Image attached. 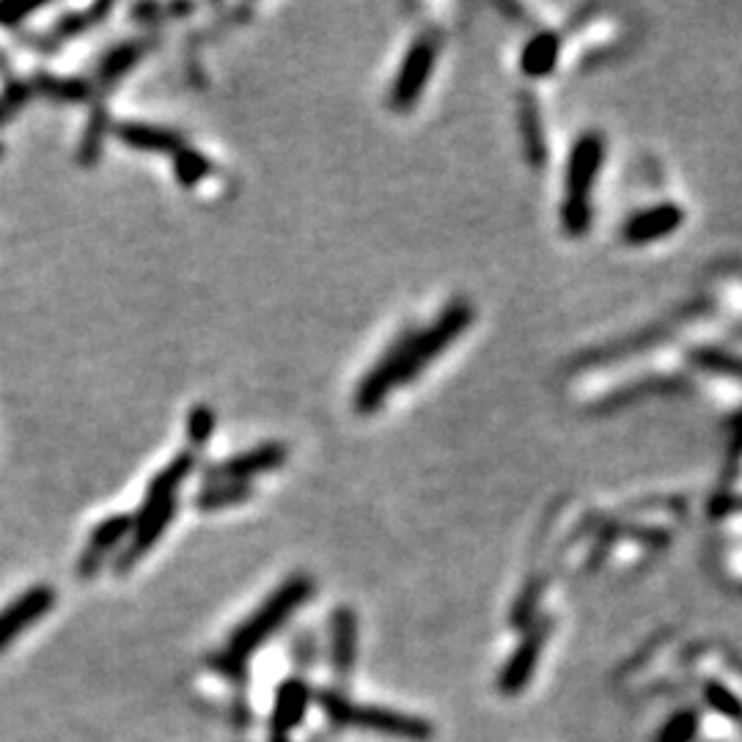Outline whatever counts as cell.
<instances>
[{
    "label": "cell",
    "mask_w": 742,
    "mask_h": 742,
    "mask_svg": "<svg viewBox=\"0 0 742 742\" xmlns=\"http://www.w3.org/2000/svg\"><path fill=\"white\" fill-rule=\"evenodd\" d=\"M470 322H474V309L468 303H454L427 331L405 333L360 380L358 391H355V410H378L396 385L412 383L445 347H452L468 331Z\"/></svg>",
    "instance_id": "6da1fadb"
},
{
    "label": "cell",
    "mask_w": 742,
    "mask_h": 742,
    "mask_svg": "<svg viewBox=\"0 0 742 742\" xmlns=\"http://www.w3.org/2000/svg\"><path fill=\"white\" fill-rule=\"evenodd\" d=\"M199 459L193 452H182L160 470V474L152 479L148 484L146 498L141 503V512L137 517H132V534L124 542V548L116 553L113 570L116 575H130L132 566L160 542V537L166 534V528L171 526L173 514H177V492L179 487L188 481V476L193 474Z\"/></svg>",
    "instance_id": "7a4b0ae2"
},
{
    "label": "cell",
    "mask_w": 742,
    "mask_h": 742,
    "mask_svg": "<svg viewBox=\"0 0 742 742\" xmlns=\"http://www.w3.org/2000/svg\"><path fill=\"white\" fill-rule=\"evenodd\" d=\"M311 594H314V581L309 575H291L289 581L280 583L267 600L231 633L229 644L223 646V651H217L212 666L229 677L242 674L253 651L262 649L270 635L278 633L289 622L291 613L300 611L311 600Z\"/></svg>",
    "instance_id": "3957f363"
},
{
    "label": "cell",
    "mask_w": 742,
    "mask_h": 742,
    "mask_svg": "<svg viewBox=\"0 0 742 742\" xmlns=\"http://www.w3.org/2000/svg\"><path fill=\"white\" fill-rule=\"evenodd\" d=\"M320 707L327 715V720L336 726H352V729L378 731V734L399 737V740H429L432 737V723L416 715L396 713V709L371 707V704H352L347 696L336 691L320 693Z\"/></svg>",
    "instance_id": "277c9868"
},
{
    "label": "cell",
    "mask_w": 742,
    "mask_h": 742,
    "mask_svg": "<svg viewBox=\"0 0 742 742\" xmlns=\"http://www.w3.org/2000/svg\"><path fill=\"white\" fill-rule=\"evenodd\" d=\"M602 155V137L597 132H588L575 143L570 155V166H566V188H564V229L570 235H583L591 223V190L600 173Z\"/></svg>",
    "instance_id": "5b68a950"
},
{
    "label": "cell",
    "mask_w": 742,
    "mask_h": 742,
    "mask_svg": "<svg viewBox=\"0 0 742 742\" xmlns=\"http://www.w3.org/2000/svg\"><path fill=\"white\" fill-rule=\"evenodd\" d=\"M440 52V39L438 36H421V39L412 41L410 52L402 61L399 72L394 77V88H391V108L407 113L412 105L418 103V97L423 94V86L432 77L434 61H438Z\"/></svg>",
    "instance_id": "8992f818"
},
{
    "label": "cell",
    "mask_w": 742,
    "mask_h": 742,
    "mask_svg": "<svg viewBox=\"0 0 742 742\" xmlns=\"http://www.w3.org/2000/svg\"><path fill=\"white\" fill-rule=\"evenodd\" d=\"M56 588L39 583V586L25 588L17 600L9 602L7 608H0V651H7L25 630L39 624L56 608Z\"/></svg>",
    "instance_id": "52a82bcc"
},
{
    "label": "cell",
    "mask_w": 742,
    "mask_h": 742,
    "mask_svg": "<svg viewBox=\"0 0 742 742\" xmlns=\"http://www.w3.org/2000/svg\"><path fill=\"white\" fill-rule=\"evenodd\" d=\"M286 463V445L280 443H262L256 448H248V452L235 454V457H226L215 465H206L204 479L206 484H215V481H251L253 476L270 474V470L284 468Z\"/></svg>",
    "instance_id": "ba28073f"
},
{
    "label": "cell",
    "mask_w": 742,
    "mask_h": 742,
    "mask_svg": "<svg viewBox=\"0 0 742 742\" xmlns=\"http://www.w3.org/2000/svg\"><path fill=\"white\" fill-rule=\"evenodd\" d=\"M132 534V514H110L105 517L99 526H94L92 537H88L86 550L81 553L74 570L81 581H92L94 575H99V566L105 564V559L113 553H119V548H124V542Z\"/></svg>",
    "instance_id": "9c48e42d"
},
{
    "label": "cell",
    "mask_w": 742,
    "mask_h": 742,
    "mask_svg": "<svg viewBox=\"0 0 742 742\" xmlns=\"http://www.w3.org/2000/svg\"><path fill=\"white\" fill-rule=\"evenodd\" d=\"M311 707V691L303 680L289 677L275 691L273 718H270V731H273V742H286L289 731L303 723L306 713Z\"/></svg>",
    "instance_id": "30bf717a"
},
{
    "label": "cell",
    "mask_w": 742,
    "mask_h": 742,
    "mask_svg": "<svg viewBox=\"0 0 742 742\" xmlns=\"http://www.w3.org/2000/svg\"><path fill=\"white\" fill-rule=\"evenodd\" d=\"M550 624L542 622L539 627H534L531 633L523 638V644L514 649V655L508 657L506 668L501 671V691L506 696H514V693L526 691V685L531 682L534 671H537L539 655L544 649V641H548Z\"/></svg>",
    "instance_id": "8fae6325"
},
{
    "label": "cell",
    "mask_w": 742,
    "mask_h": 742,
    "mask_svg": "<svg viewBox=\"0 0 742 742\" xmlns=\"http://www.w3.org/2000/svg\"><path fill=\"white\" fill-rule=\"evenodd\" d=\"M682 226V210L674 204H660L651 210L638 212L627 220L622 237L630 246H649V242L662 240V237L674 235Z\"/></svg>",
    "instance_id": "7c38bea8"
},
{
    "label": "cell",
    "mask_w": 742,
    "mask_h": 742,
    "mask_svg": "<svg viewBox=\"0 0 742 742\" xmlns=\"http://www.w3.org/2000/svg\"><path fill=\"white\" fill-rule=\"evenodd\" d=\"M358 657V617L352 608H336L331 617V666L338 680H347Z\"/></svg>",
    "instance_id": "4fadbf2b"
},
{
    "label": "cell",
    "mask_w": 742,
    "mask_h": 742,
    "mask_svg": "<svg viewBox=\"0 0 742 742\" xmlns=\"http://www.w3.org/2000/svg\"><path fill=\"white\" fill-rule=\"evenodd\" d=\"M116 137L137 152H155V155H177L184 148V137L177 130L157 124H143V121H124L116 127Z\"/></svg>",
    "instance_id": "5bb4252c"
},
{
    "label": "cell",
    "mask_w": 742,
    "mask_h": 742,
    "mask_svg": "<svg viewBox=\"0 0 742 742\" xmlns=\"http://www.w3.org/2000/svg\"><path fill=\"white\" fill-rule=\"evenodd\" d=\"M152 50V39H135V41H121L119 47L105 52L103 63L97 69V83L99 86H113L119 83L124 74L132 72L141 58H146V52Z\"/></svg>",
    "instance_id": "9a60e30c"
},
{
    "label": "cell",
    "mask_w": 742,
    "mask_h": 742,
    "mask_svg": "<svg viewBox=\"0 0 742 742\" xmlns=\"http://www.w3.org/2000/svg\"><path fill=\"white\" fill-rule=\"evenodd\" d=\"M248 498H253V487L246 481H215V484H204L193 503L199 512H220V508L240 506Z\"/></svg>",
    "instance_id": "2e32d148"
},
{
    "label": "cell",
    "mask_w": 742,
    "mask_h": 742,
    "mask_svg": "<svg viewBox=\"0 0 742 742\" xmlns=\"http://www.w3.org/2000/svg\"><path fill=\"white\" fill-rule=\"evenodd\" d=\"M559 61V36L537 34L523 50V72L528 77H544Z\"/></svg>",
    "instance_id": "e0dca14e"
},
{
    "label": "cell",
    "mask_w": 742,
    "mask_h": 742,
    "mask_svg": "<svg viewBox=\"0 0 742 742\" xmlns=\"http://www.w3.org/2000/svg\"><path fill=\"white\" fill-rule=\"evenodd\" d=\"M31 92L45 94V97L58 99V103H86L92 97V86L74 77H52V74L39 72L31 81Z\"/></svg>",
    "instance_id": "ac0fdd59"
},
{
    "label": "cell",
    "mask_w": 742,
    "mask_h": 742,
    "mask_svg": "<svg viewBox=\"0 0 742 742\" xmlns=\"http://www.w3.org/2000/svg\"><path fill=\"white\" fill-rule=\"evenodd\" d=\"M108 130H110L108 110L94 108L92 116H88L86 132H83L81 137V146H77V163H81V166H97L99 157H103Z\"/></svg>",
    "instance_id": "d6986e66"
},
{
    "label": "cell",
    "mask_w": 742,
    "mask_h": 742,
    "mask_svg": "<svg viewBox=\"0 0 742 742\" xmlns=\"http://www.w3.org/2000/svg\"><path fill=\"white\" fill-rule=\"evenodd\" d=\"M210 171L212 163L206 160L201 152H195V148L184 146L182 152L173 155V173H177V182L182 184V188H195L201 179L210 177Z\"/></svg>",
    "instance_id": "ffe728a7"
},
{
    "label": "cell",
    "mask_w": 742,
    "mask_h": 742,
    "mask_svg": "<svg viewBox=\"0 0 742 742\" xmlns=\"http://www.w3.org/2000/svg\"><path fill=\"white\" fill-rule=\"evenodd\" d=\"M108 12H110V3H103V7L97 3V7L86 9V12L67 14L63 20H58L56 39H72V36H77V34H86V31L94 28V25H97Z\"/></svg>",
    "instance_id": "44dd1931"
},
{
    "label": "cell",
    "mask_w": 742,
    "mask_h": 742,
    "mask_svg": "<svg viewBox=\"0 0 742 742\" xmlns=\"http://www.w3.org/2000/svg\"><path fill=\"white\" fill-rule=\"evenodd\" d=\"M215 410L210 405H195L188 412V423H184V432L193 448H204L210 443V438L215 434Z\"/></svg>",
    "instance_id": "7402d4cb"
},
{
    "label": "cell",
    "mask_w": 742,
    "mask_h": 742,
    "mask_svg": "<svg viewBox=\"0 0 742 742\" xmlns=\"http://www.w3.org/2000/svg\"><path fill=\"white\" fill-rule=\"evenodd\" d=\"M698 731V715L691 709L671 715L657 734V742H693Z\"/></svg>",
    "instance_id": "603a6c76"
},
{
    "label": "cell",
    "mask_w": 742,
    "mask_h": 742,
    "mask_svg": "<svg viewBox=\"0 0 742 742\" xmlns=\"http://www.w3.org/2000/svg\"><path fill=\"white\" fill-rule=\"evenodd\" d=\"M704 698H707L709 707L715 709V713L726 715V718H742V702L737 698V693H731L726 685H718V682H709L707 687H704Z\"/></svg>",
    "instance_id": "cb8c5ba5"
},
{
    "label": "cell",
    "mask_w": 742,
    "mask_h": 742,
    "mask_svg": "<svg viewBox=\"0 0 742 742\" xmlns=\"http://www.w3.org/2000/svg\"><path fill=\"white\" fill-rule=\"evenodd\" d=\"M31 94H34L31 92V86H12L0 94V124L12 119V116L23 108L25 99H28Z\"/></svg>",
    "instance_id": "d4e9b609"
},
{
    "label": "cell",
    "mask_w": 742,
    "mask_h": 742,
    "mask_svg": "<svg viewBox=\"0 0 742 742\" xmlns=\"http://www.w3.org/2000/svg\"><path fill=\"white\" fill-rule=\"evenodd\" d=\"M523 121H526V132H528V152H531L534 163L544 160V143H542V124H539L537 113L534 108H526L523 113Z\"/></svg>",
    "instance_id": "484cf974"
},
{
    "label": "cell",
    "mask_w": 742,
    "mask_h": 742,
    "mask_svg": "<svg viewBox=\"0 0 742 742\" xmlns=\"http://www.w3.org/2000/svg\"><path fill=\"white\" fill-rule=\"evenodd\" d=\"M36 12V7H7L0 3V25H20Z\"/></svg>",
    "instance_id": "4316f807"
}]
</instances>
